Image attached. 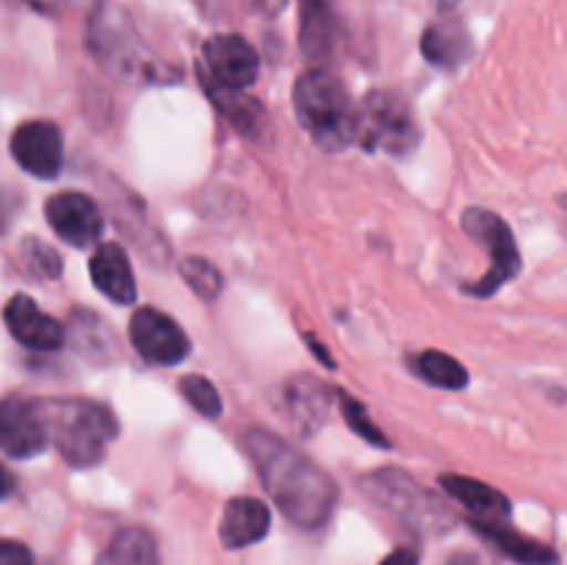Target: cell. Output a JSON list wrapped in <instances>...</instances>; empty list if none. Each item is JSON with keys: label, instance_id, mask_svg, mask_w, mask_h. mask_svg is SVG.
Here are the masks:
<instances>
[{"label": "cell", "instance_id": "4316f807", "mask_svg": "<svg viewBox=\"0 0 567 565\" xmlns=\"http://www.w3.org/2000/svg\"><path fill=\"white\" fill-rule=\"evenodd\" d=\"M181 275L188 282V288L203 299H216L221 294V271L210 260L186 258L181 264Z\"/></svg>", "mask_w": 567, "mask_h": 565}, {"label": "cell", "instance_id": "44dd1931", "mask_svg": "<svg viewBox=\"0 0 567 565\" xmlns=\"http://www.w3.org/2000/svg\"><path fill=\"white\" fill-rule=\"evenodd\" d=\"M97 565H158V548L153 535L138 526L116 532L105 552L100 554Z\"/></svg>", "mask_w": 567, "mask_h": 565}, {"label": "cell", "instance_id": "4dcf8cb0", "mask_svg": "<svg viewBox=\"0 0 567 565\" xmlns=\"http://www.w3.org/2000/svg\"><path fill=\"white\" fill-rule=\"evenodd\" d=\"M382 565H419V557L410 548H396V552L382 559Z\"/></svg>", "mask_w": 567, "mask_h": 565}, {"label": "cell", "instance_id": "836d02e7", "mask_svg": "<svg viewBox=\"0 0 567 565\" xmlns=\"http://www.w3.org/2000/svg\"><path fill=\"white\" fill-rule=\"evenodd\" d=\"M446 565H482V563L476 557H471V554H454V557L446 559Z\"/></svg>", "mask_w": 567, "mask_h": 565}, {"label": "cell", "instance_id": "e575fe53", "mask_svg": "<svg viewBox=\"0 0 567 565\" xmlns=\"http://www.w3.org/2000/svg\"><path fill=\"white\" fill-rule=\"evenodd\" d=\"M437 6H441V9H452L454 3H457V0H435Z\"/></svg>", "mask_w": 567, "mask_h": 565}, {"label": "cell", "instance_id": "e0dca14e", "mask_svg": "<svg viewBox=\"0 0 567 565\" xmlns=\"http://www.w3.org/2000/svg\"><path fill=\"white\" fill-rule=\"evenodd\" d=\"M299 44L313 61H327L338 44V17L327 0H299Z\"/></svg>", "mask_w": 567, "mask_h": 565}, {"label": "cell", "instance_id": "2e32d148", "mask_svg": "<svg viewBox=\"0 0 567 565\" xmlns=\"http://www.w3.org/2000/svg\"><path fill=\"white\" fill-rule=\"evenodd\" d=\"M89 271L100 294L116 305H131L136 299V280H133L131 260L120 244H100L97 253L89 260Z\"/></svg>", "mask_w": 567, "mask_h": 565}, {"label": "cell", "instance_id": "9a60e30c", "mask_svg": "<svg viewBox=\"0 0 567 565\" xmlns=\"http://www.w3.org/2000/svg\"><path fill=\"white\" fill-rule=\"evenodd\" d=\"M269 507L260 499L238 496L230 499L225 513H221L219 537L227 548L252 546V543L264 541L266 532H269Z\"/></svg>", "mask_w": 567, "mask_h": 565}, {"label": "cell", "instance_id": "30bf717a", "mask_svg": "<svg viewBox=\"0 0 567 565\" xmlns=\"http://www.w3.org/2000/svg\"><path fill=\"white\" fill-rule=\"evenodd\" d=\"M11 155L28 175L50 181L64 166V138L48 120L22 122L11 136Z\"/></svg>", "mask_w": 567, "mask_h": 565}, {"label": "cell", "instance_id": "277c9868", "mask_svg": "<svg viewBox=\"0 0 567 565\" xmlns=\"http://www.w3.org/2000/svg\"><path fill=\"white\" fill-rule=\"evenodd\" d=\"M89 53L120 78H153L155 61L133 28L131 17L114 0H100L89 14Z\"/></svg>", "mask_w": 567, "mask_h": 565}, {"label": "cell", "instance_id": "484cf974", "mask_svg": "<svg viewBox=\"0 0 567 565\" xmlns=\"http://www.w3.org/2000/svg\"><path fill=\"white\" fill-rule=\"evenodd\" d=\"M181 393L188 404H192L197 413H203L205 419H219L221 415V397L216 391V386L210 380L199 374H188L181 380Z\"/></svg>", "mask_w": 567, "mask_h": 565}, {"label": "cell", "instance_id": "ba28073f", "mask_svg": "<svg viewBox=\"0 0 567 565\" xmlns=\"http://www.w3.org/2000/svg\"><path fill=\"white\" fill-rule=\"evenodd\" d=\"M258 50L238 33H216L203 48V81L241 92L258 78Z\"/></svg>", "mask_w": 567, "mask_h": 565}, {"label": "cell", "instance_id": "ac0fdd59", "mask_svg": "<svg viewBox=\"0 0 567 565\" xmlns=\"http://www.w3.org/2000/svg\"><path fill=\"white\" fill-rule=\"evenodd\" d=\"M441 485L449 496L457 499L468 510L474 521H504L509 515V499L487 482L460 474H443Z\"/></svg>", "mask_w": 567, "mask_h": 565}, {"label": "cell", "instance_id": "7a4b0ae2", "mask_svg": "<svg viewBox=\"0 0 567 565\" xmlns=\"http://www.w3.org/2000/svg\"><path fill=\"white\" fill-rule=\"evenodd\" d=\"M44 432L70 465L86 469L103 460L116 438V419L92 399H50L37 404Z\"/></svg>", "mask_w": 567, "mask_h": 565}, {"label": "cell", "instance_id": "7402d4cb", "mask_svg": "<svg viewBox=\"0 0 567 565\" xmlns=\"http://www.w3.org/2000/svg\"><path fill=\"white\" fill-rule=\"evenodd\" d=\"M70 332L78 352H83L92 360H109L111 352L116 349L114 332L109 330V325H105L103 319H97V316L89 314V310H75V314H72Z\"/></svg>", "mask_w": 567, "mask_h": 565}, {"label": "cell", "instance_id": "f546056e", "mask_svg": "<svg viewBox=\"0 0 567 565\" xmlns=\"http://www.w3.org/2000/svg\"><path fill=\"white\" fill-rule=\"evenodd\" d=\"M17 205H20L17 194L14 192H6V188H0V236H3V233L9 230L11 219H14V214H17Z\"/></svg>", "mask_w": 567, "mask_h": 565}, {"label": "cell", "instance_id": "7c38bea8", "mask_svg": "<svg viewBox=\"0 0 567 565\" xmlns=\"http://www.w3.org/2000/svg\"><path fill=\"white\" fill-rule=\"evenodd\" d=\"M277 410L286 415L293 432L299 435H313L321 430L330 413V391L324 382H319L310 374H297L280 386L275 397Z\"/></svg>", "mask_w": 567, "mask_h": 565}, {"label": "cell", "instance_id": "3957f363", "mask_svg": "<svg viewBox=\"0 0 567 565\" xmlns=\"http://www.w3.org/2000/svg\"><path fill=\"white\" fill-rule=\"evenodd\" d=\"M293 111L305 131L324 150H341L358 136V105L341 78L330 70H308L293 86Z\"/></svg>", "mask_w": 567, "mask_h": 565}, {"label": "cell", "instance_id": "6da1fadb", "mask_svg": "<svg viewBox=\"0 0 567 565\" xmlns=\"http://www.w3.org/2000/svg\"><path fill=\"white\" fill-rule=\"evenodd\" d=\"M244 446L264 487L291 524L302 530H319L327 524L336 510L338 485L321 465L266 430H249L244 435Z\"/></svg>", "mask_w": 567, "mask_h": 565}, {"label": "cell", "instance_id": "8992f818", "mask_svg": "<svg viewBox=\"0 0 567 565\" xmlns=\"http://www.w3.org/2000/svg\"><path fill=\"white\" fill-rule=\"evenodd\" d=\"M369 153L404 155L419 144V122L399 94L371 92L358 109V136Z\"/></svg>", "mask_w": 567, "mask_h": 565}, {"label": "cell", "instance_id": "1f68e13d", "mask_svg": "<svg viewBox=\"0 0 567 565\" xmlns=\"http://www.w3.org/2000/svg\"><path fill=\"white\" fill-rule=\"evenodd\" d=\"M25 3H31L37 11H44V14H55V11L66 9L72 0H25Z\"/></svg>", "mask_w": 567, "mask_h": 565}, {"label": "cell", "instance_id": "8fae6325", "mask_svg": "<svg viewBox=\"0 0 567 565\" xmlns=\"http://www.w3.org/2000/svg\"><path fill=\"white\" fill-rule=\"evenodd\" d=\"M44 216L55 236L72 247H89L103 236V210L83 192H61L50 197Z\"/></svg>", "mask_w": 567, "mask_h": 565}, {"label": "cell", "instance_id": "f1b7e54d", "mask_svg": "<svg viewBox=\"0 0 567 565\" xmlns=\"http://www.w3.org/2000/svg\"><path fill=\"white\" fill-rule=\"evenodd\" d=\"M0 565H33V557L22 543L0 541Z\"/></svg>", "mask_w": 567, "mask_h": 565}, {"label": "cell", "instance_id": "cb8c5ba5", "mask_svg": "<svg viewBox=\"0 0 567 565\" xmlns=\"http://www.w3.org/2000/svg\"><path fill=\"white\" fill-rule=\"evenodd\" d=\"M203 83H205V89H208L210 97H214V103L219 105L221 114H225L227 120H233V125L241 127V131H249V127L258 125L260 111H258V103H255V100L241 97V94L230 92V89L214 86V83H208V81H203Z\"/></svg>", "mask_w": 567, "mask_h": 565}, {"label": "cell", "instance_id": "d6a6232c", "mask_svg": "<svg viewBox=\"0 0 567 565\" xmlns=\"http://www.w3.org/2000/svg\"><path fill=\"white\" fill-rule=\"evenodd\" d=\"M11 491H14V474L0 463V499L11 496Z\"/></svg>", "mask_w": 567, "mask_h": 565}, {"label": "cell", "instance_id": "603a6c76", "mask_svg": "<svg viewBox=\"0 0 567 565\" xmlns=\"http://www.w3.org/2000/svg\"><path fill=\"white\" fill-rule=\"evenodd\" d=\"M415 371L426 382H432L437 388H449V391H460V388L468 386V371H465V366L460 360H454L452 355L437 352V349L421 352L415 358Z\"/></svg>", "mask_w": 567, "mask_h": 565}, {"label": "cell", "instance_id": "83f0119b", "mask_svg": "<svg viewBox=\"0 0 567 565\" xmlns=\"http://www.w3.org/2000/svg\"><path fill=\"white\" fill-rule=\"evenodd\" d=\"M341 410H343V415H347V424L352 427V430L358 432V435H363L365 441L374 443V446H382V449L391 446V443L385 441V435H382L380 427H377L374 421H371V415L365 413V408L358 402V399H352V397H347V393H341Z\"/></svg>", "mask_w": 567, "mask_h": 565}, {"label": "cell", "instance_id": "4fadbf2b", "mask_svg": "<svg viewBox=\"0 0 567 565\" xmlns=\"http://www.w3.org/2000/svg\"><path fill=\"white\" fill-rule=\"evenodd\" d=\"M44 446H48V432L37 404L17 397L0 399V449L9 458L25 460L42 452Z\"/></svg>", "mask_w": 567, "mask_h": 565}, {"label": "cell", "instance_id": "d6986e66", "mask_svg": "<svg viewBox=\"0 0 567 565\" xmlns=\"http://www.w3.org/2000/svg\"><path fill=\"white\" fill-rule=\"evenodd\" d=\"M474 530L482 537L493 543L498 552L507 554L509 559L520 565H557L559 557L551 546L540 541H532V537L520 535L513 526H504V521H471Z\"/></svg>", "mask_w": 567, "mask_h": 565}, {"label": "cell", "instance_id": "ffe728a7", "mask_svg": "<svg viewBox=\"0 0 567 565\" xmlns=\"http://www.w3.org/2000/svg\"><path fill=\"white\" fill-rule=\"evenodd\" d=\"M421 50H424L426 61L435 66H446V70H454V66L465 64L474 53V42H471V33L465 31L460 22H435L424 31V39H421Z\"/></svg>", "mask_w": 567, "mask_h": 565}, {"label": "cell", "instance_id": "9c48e42d", "mask_svg": "<svg viewBox=\"0 0 567 565\" xmlns=\"http://www.w3.org/2000/svg\"><path fill=\"white\" fill-rule=\"evenodd\" d=\"M131 341L144 360L158 366H177L192 352V341L181 325L158 308H138L133 314Z\"/></svg>", "mask_w": 567, "mask_h": 565}, {"label": "cell", "instance_id": "52a82bcc", "mask_svg": "<svg viewBox=\"0 0 567 565\" xmlns=\"http://www.w3.org/2000/svg\"><path fill=\"white\" fill-rule=\"evenodd\" d=\"M463 227L476 244L487 249L491 255V269L468 286V294L474 297H493L502 286H507L513 277H518L520 271V253L518 244H515L513 230H509L507 222L498 214L487 208H468L463 216Z\"/></svg>", "mask_w": 567, "mask_h": 565}, {"label": "cell", "instance_id": "d4e9b609", "mask_svg": "<svg viewBox=\"0 0 567 565\" xmlns=\"http://www.w3.org/2000/svg\"><path fill=\"white\" fill-rule=\"evenodd\" d=\"M20 260L33 277H39V280H55V277H61V271H64L59 253H55L50 244L39 242V238L33 236H28L25 242H22Z\"/></svg>", "mask_w": 567, "mask_h": 565}, {"label": "cell", "instance_id": "5b68a950", "mask_svg": "<svg viewBox=\"0 0 567 565\" xmlns=\"http://www.w3.org/2000/svg\"><path fill=\"white\" fill-rule=\"evenodd\" d=\"M365 496L380 504L391 515H396L408 530L413 532H441L446 530L452 513L441 499L432 496L424 485L413 480L410 474L399 469H380L371 471L360 482Z\"/></svg>", "mask_w": 567, "mask_h": 565}, {"label": "cell", "instance_id": "5bb4252c", "mask_svg": "<svg viewBox=\"0 0 567 565\" xmlns=\"http://www.w3.org/2000/svg\"><path fill=\"white\" fill-rule=\"evenodd\" d=\"M3 319L9 325V332L22 343V347L33 349V352H53L64 343L66 332L53 316L42 314L39 305L25 294H17L9 299L3 310Z\"/></svg>", "mask_w": 567, "mask_h": 565}]
</instances>
